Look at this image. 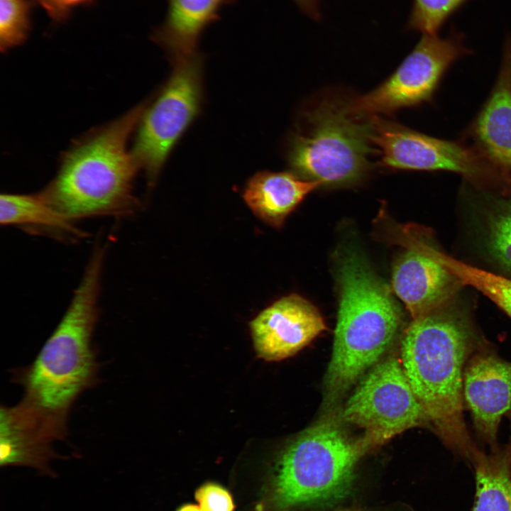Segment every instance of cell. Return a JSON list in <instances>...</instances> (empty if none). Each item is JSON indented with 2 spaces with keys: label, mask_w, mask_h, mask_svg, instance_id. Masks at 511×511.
I'll use <instances>...</instances> for the list:
<instances>
[{
  "label": "cell",
  "mask_w": 511,
  "mask_h": 511,
  "mask_svg": "<svg viewBox=\"0 0 511 511\" xmlns=\"http://www.w3.org/2000/svg\"><path fill=\"white\" fill-rule=\"evenodd\" d=\"M493 199L486 217L485 246L494 261L511 273V190Z\"/></svg>",
  "instance_id": "21"
},
{
  "label": "cell",
  "mask_w": 511,
  "mask_h": 511,
  "mask_svg": "<svg viewBox=\"0 0 511 511\" xmlns=\"http://www.w3.org/2000/svg\"><path fill=\"white\" fill-rule=\"evenodd\" d=\"M58 436L18 405L1 406L0 465L26 466L50 473V461L57 458L53 444Z\"/></svg>",
  "instance_id": "15"
},
{
  "label": "cell",
  "mask_w": 511,
  "mask_h": 511,
  "mask_svg": "<svg viewBox=\"0 0 511 511\" xmlns=\"http://www.w3.org/2000/svg\"><path fill=\"white\" fill-rule=\"evenodd\" d=\"M509 415L511 419V412L509 414ZM506 450L507 451V454H508L510 463V467H511V440H510V442L509 443V444L506 446Z\"/></svg>",
  "instance_id": "28"
},
{
  "label": "cell",
  "mask_w": 511,
  "mask_h": 511,
  "mask_svg": "<svg viewBox=\"0 0 511 511\" xmlns=\"http://www.w3.org/2000/svg\"><path fill=\"white\" fill-rule=\"evenodd\" d=\"M463 397L478 437L490 450L498 449L500 423L511 412V362L482 341L466 363Z\"/></svg>",
  "instance_id": "12"
},
{
  "label": "cell",
  "mask_w": 511,
  "mask_h": 511,
  "mask_svg": "<svg viewBox=\"0 0 511 511\" xmlns=\"http://www.w3.org/2000/svg\"><path fill=\"white\" fill-rule=\"evenodd\" d=\"M468 0H413L407 27L423 35H438L448 18Z\"/></svg>",
  "instance_id": "23"
},
{
  "label": "cell",
  "mask_w": 511,
  "mask_h": 511,
  "mask_svg": "<svg viewBox=\"0 0 511 511\" xmlns=\"http://www.w3.org/2000/svg\"><path fill=\"white\" fill-rule=\"evenodd\" d=\"M0 221L5 226L43 228L75 237L86 233L53 208L41 195L2 194Z\"/></svg>",
  "instance_id": "19"
},
{
  "label": "cell",
  "mask_w": 511,
  "mask_h": 511,
  "mask_svg": "<svg viewBox=\"0 0 511 511\" xmlns=\"http://www.w3.org/2000/svg\"><path fill=\"white\" fill-rule=\"evenodd\" d=\"M145 109L139 105L75 143L40 192L43 198L73 222L132 214L138 207L133 182L139 167L127 146Z\"/></svg>",
  "instance_id": "3"
},
{
  "label": "cell",
  "mask_w": 511,
  "mask_h": 511,
  "mask_svg": "<svg viewBox=\"0 0 511 511\" xmlns=\"http://www.w3.org/2000/svg\"><path fill=\"white\" fill-rule=\"evenodd\" d=\"M436 258L462 285H468L480 291L511 317V279L473 267L457 260L432 244Z\"/></svg>",
  "instance_id": "20"
},
{
  "label": "cell",
  "mask_w": 511,
  "mask_h": 511,
  "mask_svg": "<svg viewBox=\"0 0 511 511\" xmlns=\"http://www.w3.org/2000/svg\"><path fill=\"white\" fill-rule=\"evenodd\" d=\"M203 62L197 53L172 62L169 79L141 116L131 151L150 184L155 182L170 152L199 112Z\"/></svg>",
  "instance_id": "8"
},
{
  "label": "cell",
  "mask_w": 511,
  "mask_h": 511,
  "mask_svg": "<svg viewBox=\"0 0 511 511\" xmlns=\"http://www.w3.org/2000/svg\"><path fill=\"white\" fill-rule=\"evenodd\" d=\"M370 450L335 420L302 432L280 454L273 481V500L280 508L330 503L351 491L356 464Z\"/></svg>",
  "instance_id": "5"
},
{
  "label": "cell",
  "mask_w": 511,
  "mask_h": 511,
  "mask_svg": "<svg viewBox=\"0 0 511 511\" xmlns=\"http://www.w3.org/2000/svg\"><path fill=\"white\" fill-rule=\"evenodd\" d=\"M341 419L365 432L372 449L412 427L429 424L403 370L395 358L375 365L344 406Z\"/></svg>",
  "instance_id": "10"
},
{
  "label": "cell",
  "mask_w": 511,
  "mask_h": 511,
  "mask_svg": "<svg viewBox=\"0 0 511 511\" xmlns=\"http://www.w3.org/2000/svg\"><path fill=\"white\" fill-rule=\"evenodd\" d=\"M394 239L405 251L394 264L392 289L412 319L451 301L462 284L433 254L426 232L414 225L401 226Z\"/></svg>",
  "instance_id": "11"
},
{
  "label": "cell",
  "mask_w": 511,
  "mask_h": 511,
  "mask_svg": "<svg viewBox=\"0 0 511 511\" xmlns=\"http://www.w3.org/2000/svg\"><path fill=\"white\" fill-rule=\"evenodd\" d=\"M195 498L202 511H233L234 508L229 492L216 483L201 486L196 491Z\"/></svg>",
  "instance_id": "24"
},
{
  "label": "cell",
  "mask_w": 511,
  "mask_h": 511,
  "mask_svg": "<svg viewBox=\"0 0 511 511\" xmlns=\"http://www.w3.org/2000/svg\"><path fill=\"white\" fill-rule=\"evenodd\" d=\"M235 0H167L164 21L150 39L167 54L172 62L197 53L206 30L220 18L222 9Z\"/></svg>",
  "instance_id": "16"
},
{
  "label": "cell",
  "mask_w": 511,
  "mask_h": 511,
  "mask_svg": "<svg viewBox=\"0 0 511 511\" xmlns=\"http://www.w3.org/2000/svg\"><path fill=\"white\" fill-rule=\"evenodd\" d=\"M304 126L290 139L294 173L322 186L358 183L370 168L371 118L356 116L349 100L328 98L305 113Z\"/></svg>",
  "instance_id": "6"
},
{
  "label": "cell",
  "mask_w": 511,
  "mask_h": 511,
  "mask_svg": "<svg viewBox=\"0 0 511 511\" xmlns=\"http://www.w3.org/2000/svg\"><path fill=\"white\" fill-rule=\"evenodd\" d=\"M35 0H0V48L2 53L23 44L33 28Z\"/></svg>",
  "instance_id": "22"
},
{
  "label": "cell",
  "mask_w": 511,
  "mask_h": 511,
  "mask_svg": "<svg viewBox=\"0 0 511 511\" xmlns=\"http://www.w3.org/2000/svg\"><path fill=\"white\" fill-rule=\"evenodd\" d=\"M470 53L458 33L445 38L423 35L388 78L370 92L349 99L350 109L357 116L372 117L429 102L449 67Z\"/></svg>",
  "instance_id": "9"
},
{
  "label": "cell",
  "mask_w": 511,
  "mask_h": 511,
  "mask_svg": "<svg viewBox=\"0 0 511 511\" xmlns=\"http://www.w3.org/2000/svg\"><path fill=\"white\" fill-rule=\"evenodd\" d=\"M464 138L491 163L510 173L511 36L505 41L493 88Z\"/></svg>",
  "instance_id": "14"
},
{
  "label": "cell",
  "mask_w": 511,
  "mask_h": 511,
  "mask_svg": "<svg viewBox=\"0 0 511 511\" xmlns=\"http://www.w3.org/2000/svg\"><path fill=\"white\" fill-rule=\"evenodd\" d=\"M105 253L104 246H96L56 329L33 362L13 374L24 391L18 404L65 436L73 403L97 382L92 337L99 316Z\"/></svg>",
  "instance_id": "2"
},
{
  "label": "cell",
  "mask_w": 511,
  "mask_h": 511,
  "mask_svg": "<svg viewBox=\"0 0 511 511\" xmlns=\"http://www.w3.org/2000/svg\"><path fill=\"white\" fill-rule=\"evenodd\" d=\"M337 275L339 306L325 379L329 403L342 396L378 361L402 321L400 309L390 289L356 251L341 256Z\"/></svg>",
  "instance_id": "4"
},
{
  "label": "cell",
  "mask_w": 511,
  "mask_h": 511,
  "mask_svg": "<svg viewBox=\"0 0 511 511\" xmlns=\"http://www.w3.org/2000/svg\"><path fill=\"white\" fill-rule=\"evenodd\" d=\"M321 186L294 172L262 171L247 182L243 197L257 217L280 228L304 198Z\"/></svg>",
  "instance_id": "17"
},
{
  "label": "cell",
  "mask_w": 511,
  "mask_h": 511,
  "mask_svg": "<svg viewBox=\"0 0 511 511\" xmlns=\"http://www.w3.org/2000/svg\"><path fill=\"white\" fill-rule=\"evenodd\" d=\"M177 511H202L199 506L194 505H185L181 507Z\"/></svg>",
  "instance_id": "27"
},
{
  "label": "cell",
  "mask_w": 511,
  "mask_h": 511,
  "mask_svg": "<svg viewBox=\"0 0 511 511\" xmlns=\"http://www.w3.org/2000/svg\"><path fill=\"white\" fill-rule=\"evenodd\" d=\"M46 12L53 26L66 23L79 7H91L97 0H35Z\"/></svg>",
  "instance_id": "25"
},
{
  "label": "cell",
  "mask_w": 511,
  "mask_h": 511,
  "mask_svg": "<svg viewBox=\"0 0 511 511\" xmlns=\"http://www.w3.org/2000/svg\"><path fill=\"white\" fill-rule=\"evenodd\" d=\"M476 495L472 511H511V467L506 448L482 450L471 463Z\"/></svg>",
  "instance_id": "18"
},
{
  "label": "cell",
  "mask_w": 511,
  "mask_h": 511,
  "mask_svg": "<svg viewBox=\"0 0 511 511\" xmlns=\"http://www.w3.org/2000/svg\"><path fill=\"white\" fill-rule=\"evenodd\" d=\"M483 341L468 313L452 300L406 329L402 366L429 425L449 449L472 463L479 449L463 418L466 363Z\"/></svg>",
  "instance_id": "1"
},
{
  "label": "cell",
  "mask_w": 511,
  "mask_h": 511,
  "mask_svg": "<svg viewBox=\"0 0 511 511\" xmlns=\"http://www.w3.org/2000/svg\"><path fill=\"white\" fill-rule=\"evenodd\" d=\"M306 15L314 20L321 18L319 10L320 0H292Z\"/></svg>",
  "instance_id": "26"
},
{
  "label": "cell",
  "mask_w": 511,
  "mask_h": 511,
  "mask_svg": "<svg viewBox=\"0 0 511 511\" xmlns=\"http://www.w3.org/2000/svg\"><path fill=\"white\" fill-rule=\"evenodd\" d=\"M258 356L267 361L290 357L325 330L318 309L298 295L280 298L250 323Z\"/></svg>",
  "instance_id": "13"
},
{
  "label": "cell",
  "mask_w": 511,
  "mask_h": 511,
  "mask_svg": "<svg viewBox=\"0 0 511 511\" xmlns=\"http://www.w3.org/2000/svg\"><path fill=\"white\" fill-rule=\"evenodd\" d=\"M370 141L379 165L392 170L448 171L474 184L506 187L510 173L463 141L436 138L380 116L371 117Z\"/></svg>",
  "instance_id": "7"
}]
</instances>
